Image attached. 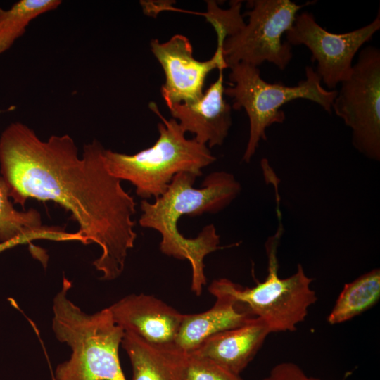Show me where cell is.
Instances as JSON below:
<instances>
[{
	"mask_svg": "<svg viewBox=\"0 0 380 380\" xmlns=\"http://www.w3.org/2000/svg\"><path fill=\"white\" fill-rule=\"evenodd\" d=\"M103 150L94 139L84 145L80 158L70 135L44 141L25 124L14 122L0 137V177L15 204L23 207L35 198L69 211L87 245L101 248L93 265L101 279L111 281L122 273L134 246L137 204L107 170Z\"/></svg>",
	"mask_w": 380,
	"mask_h": 380,
	"instance_id": "1",
	"label": "cell"
},
{
	"mask_svg": "<svg viewBox=\"0 0 380 380\" xmlns=\"http://www.w3.org/2000/svg\"><path fill=\"white\" fill-rule=\"evenodd\" d=\"M197 176L189 172L177 174L167 191L153 203L141 201V227L157 231L161 236L160 251L191 265V291L200 296L206 284L205 257L222 247L213 224L205 226L196 238H186L179 232L177 222L182 215L194 217L215 213L236 198L241 185L233 175L214 172L203 180L201 187L194 188Z\"/></svg>",
	"mask_w": 380,
	"mask_h": 380,
	"instance_id": "2",
	"label": "cell"
},
{
	"mask_svg": "<svg viewBox=\"0 0 380 380\" xmlns=\"http://www.w3.org/2000/svg\"><path fill=\"white\" fill-rule=\"evenodd\" d=\"M72 283L63 278L53 300L52 329L71 350L70 358L57 365L55 380H127L119 358L125 331L108 308L93 314L82 311L68 298Z\"/></svg>",
	"mask_w": 380,
	"mask_h": 380,
	"instance_id": "3",
	"label": "cell"
},
{
	"mask_svg": "<svg viewBox=\"0 0 380 380\" xmlns=\"http://www.w3.org/2000/svg\"><path fill=\"white\" fill-rule=\"evenodd\" d=\"M149 107L162 120L154 144L132 155L104 148L103 155L108 172L120 181L129 182L136 194L144 200L162 196L177 174L184 172L199 177L203 168L216 160L207 146L185 137L186 132L175 119H165L153 102Z\"/></svg>",
	"mask_w": 380,
	"mask_h": 380,
	"instance_id": "4",
	"label": "cell"
},
{
	"mask_svg": "<svg viewBox=\"0 0 380 380\" xmlns=\"http://www.w3.org/2000/svg\"><path fill=\"white\" fill-rule=\"evenodd\" d=\"M231 86L224 94L233 101L234 110L243 108L249 120V138L243 160L250 162L261 140H266V129L275 123H282L286 115L281 108L288 102L299 99L319 105L329 113L337 94L336 89L322 87V81L312 67L305 68V79L296 86H286L282 82L270 83L264 80L258 67L244 63L229 66Z\"/></svg>",
	"mask_w": 380,
	"mask_h": 380,
	"instance_id": "5",
	"label": "cell"
},
{
	"mask_svg": "<svg viewBox=\"0 0 380 380\" xmlns=\"http://www.w3.org/2000/svg\"><path fill=\"white\" fill-rule=\"evenodd\" d=\"M282 232L280 224L277 233L266 242L268 274L263 281L249 288L223 278L214 280L208 288L213 296H230L254 317L264 321L271 333L296 331L317 300L316 292L310 286L312 279L300 264L290 277H279L277 253Z\"/></svg>",
	"mask_w": 380,
	"mask_h": 380,
	"instance_id": "6",
	"label": "cell"
},
{
	"mask_svg": "<svg viewBox=\"0 0 380 380\" xmlns=\"http://www.w3.org/2000/svg\"><path fill=\"white\" fill-rule=\"evenodd\" d=\"M315 1L297 4L290 0H252L244 15L248 23L222 44L226 63L258 67L264 62L285 70L293 58L291 46L282 37L293 25L298 12ZM243 15V16H244Z\"/></svg>",
	"mask_w": 380,
	"mask_h": 380,
	"instance_id": "7",
	"label": "cell"
},
{
	"mask_svg": "<svg viewBox=\"0 0 380 380\" xmlns=\"http://www.w3.org/2000/svg\"><path fill=\"white\" fill-rule=\"evenodd\" d=\"M332 110L352 130L354 147L380 160V49L362 48L349 77L341 83Z\"/></svg>",
	"mask_w": 380,
	"mask_h": 380,
	"instance_id": "8",
	"label": "cell"
},
{
	"mask_svg": "<svg viewBox=\"0 0 380 380\" xmlns=\"http://www.w3.org/2000/svg\"><path fill=\"white\" fill-rule=\"evenodd\" d=\"M379 30V10L368 25L341 34L329 32L317 23L312 13L305 11L297 15L285 37L291 46L304 45L310 50L322 83L334 90L349 77L355 55Z\"/></svg>",
	"mask_w": 380,
	"mask_h": 380,
	"instance_id": "9",
	"label": "cell"
},
{
	"mask_svg": "<svg viewBox=\"0 0 380 380\" xmlns=\"http://www.w3.org/2000/svg\"><path fill=\"white\" fill-rule=\"evenodd\" d=\"M150 46L165 73L161 95L167 107L199 99L208 75L215 69L228 68L222 47L217 46L209 60L200 61L194 58L189 39L182 34H175L165 42L152 39Z\"/></svg>",
	"mask_w": 380,
	"mask_h": 380,
	"instance_id": "10",
	"label": "cell"
},
{
	"mask_svg": "<svg viewBox=\"0 0 380 380\" xmlns=\"http://www.w3.org/2000/svg\"><path fill=\"white\" fill-rule=\"evenodd\" d=\"M108 308L125 331L160 345L175 343L183 317L163 300L144 293L128 295Z\"/></svg>",
	"mask_w": 380,
	"mask_h": 380,
	"instance_id": "11",
	"label": "cell"
},
{
	"mask_svg": "<svg viewBox=\"0 0 380 380\" xmlns=\"http://www.w3.org/2000/svg\"><path fill=\"white\" fill-rule=\"evenodd\" d=\"M224 88L223 70H220L217 79L199 99L168 107L184 130L209 148L222 145L232 126V106L224 98Z\"/></svg>",
	"mask_w": 380,
	"mask_h": 380,
	"instance_id": "12",
	"label": "cell"
},
{
	"mask_svg": "<svg viewBox=\"0 0 380 380\" xmlns=\"http://www.w3.org/2000/svg\"><path fill=\"white\" fill-rule=\"evenodd\" d=\"M270 333L264 321L254 317L242 326L208 338L190 353L210 359L240 375Z\"/></svg>",
	"mask_w": 380,
	"mask_h": 380,
	"instance_id": "13",
	"label": "cell"
},
{
	"mask_svg": "<svg viewBox=\"0 0 380 380\" xmlns=\"http://www.w3.org/2000/svg\"><path fill=\"white\" fill-rule=\"evenodd\" d=\"M214 305L205 312L184 315L175 341L186 353L194 351L205 339L242 326L255 317L230 296L214 295Z\"/></svg>",
	"mask_w": 380,
	"mask_h": 380,
	"instance_id": "14",
	"label": "cell"
},
{
	"mask_svg": "<svg viewBox=\"0 0 380 380\" xmlns=\"http://www.w3.org/2000/svg\"><path fill=\"white\" fill-rule=\"evenodd\" d=\"M121 346L132 365V380H186L187 353L175 343L154 344L125 331Z\"/></svg>",
	"mask_w": 380,
	"mask_h": 380,
	"instance_id": "15",
	"label": "cell"
},
{
	"mask_svg": "<svg viewBox=\"0 0 380 380\" xmlns=\"http://www.w3.org/2000/svg\"><path fill=\"white\" fill-rule=\"evenodd\" d=\"M380 298V270L374 269L344 285L327 322L341 324L372 308Z\"/></svg>",
	"mask_w": 380,
	"mask_h": 380,
	"instance_id": "16",
	"label": "cell"
},
{
	"mask_svg": "<svg viewBox=\"0 0 380 380\" xmlns=\"http://www.w3.org/2000/svg\"><path fill=\"white\" fill-rule=\"evenodd\" d=\"M45 233L70 236L64 229L56 226L43 225L38 210H16L10 200L8 189L0 177V241H5L20 235Z\"/></svg>",
	"mask_w": 380,
	"mask_h": 380,
	"instance_id": "17",
	"label": "cell"
},
{
	"mask_svg": "<svg viewBox=\"0 0 380 380\" xmlns=\"http://www.w3.org/2000/svg\"><path fill=\"white\" fill-rule=\"evenodd\" d=\"M61 4L60 0H20L7 10L0 8V55L25 34L32 20Z\"/></svg>",
	"mask_w": 380,
	"mask_h": 380,
	"instance_id": "18",
	"label": "cell"
},
{
	"mask_svg": "<svg viewBox=\"0 0 380 380\" xmlns=\"http://www.w3.org/2000/svg\"><path fill=\"white\" fill-rule=\"evenodd\" d=\"M241 1H232L229 8L223 9L215 1H207V12L202 15L215 29L217 46L222 48L226 38L236 33L245 25L241 13Z\"/></svg>",
	"mask_w": 380,
	"mask_h": 380,
	"instance_id": "19",
	"label": "cell"
},
{
	"mask_svg": "<svg viewBox=\"0 0 380 380\" xmlns=\"http://www.w3.org/2000/svg\"><path fill=\"white\" fill-rule=\"evenodd\" d=\"M186 380H243L213 360L187 353L185 364Z\"/></svg>",
	"mask_w": 380,
	"mask_h": 380,
	"instance_id": "20",
	"label": "cell"
},
{
	"mask_svg": "<svg viewBox=\"0 0 380 380\" xmlns=\"http://www.w3.org/2000/svg\"><path fill=\"white\" fill-rule=\"evenodd\" d=\"M34 240H49L53 241H79L84 242V238L79 232H73L70 236H61L51 234L36 233L20 235L11 239L0 241V253L18 245L29 243Z\"/></svg>",
	"mask_w": 380,
	"mask_h": 380,
	"instance_id": "21",
	"label": "cell"
},
{
	"mask_svg": "<svg viewBox=\"0 0 380 380\" xmlns=\"http://www.w3.org/2000/svg\"><path fill=\"white\" fill-rule=\"evenodd\" d=\"M262 380H321L310 376L296 364L284 362L274 366Z\"/></svg>",
	"mask_w": 380,
	"mask_h": 380,
	"instance_id": "22",
	"label": "cell"
},
{
	"mask_svg": "<svg viewBox=\"0 0 380 380\" xmlns=\"http://www.w3.org/2000/svg\"><path fill=\"white\" fill-rule=\"evenodd\" d=\"M51 379H52V380H55V379H53V376H52Z\"/></svg>",
	"mask_w": 380,
	"mask_h": 380,
	"instance_id": "23",
	"label": "cell"
}]
</instances>
